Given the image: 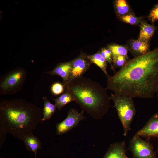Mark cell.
<instances>
[{"instance_id":"14","label":"cell","mask_w":158,"mask_h":158,"mask_svg":"<svg viewBox=\"0 0 158 158\" xmlns=\"http://www.w3.org/2000/svg\"><path fill=\"white\" fill-rule=\"evenodd\" d=\"M87 57L90 63H94L98 66L107 78L109 76L107 71V61L100 53H97L92 55L87 56Z\"/></svg>"},{"instance_id":"17","label":"cell","mask_w":158,"mask_h":158,"mask_svg":"<svg viewBox=\"0 0 158 158\" xmlns=\"http://www.w3.org/2000/svg\"><path fill=\"white\" fill-rule=\"evenodd\" d=\"M55 105L59 110L71 102L74 101L73 97L68 93L66 92L58 98L54 99Z\"/></svg>"},{"instance_id":"26","label":"cell","mask_w":158,"mask_h":158,"mask_svg":"<svg viewBox=\"0 0 158 158\" xmlns=\"http://www.w3.org/2000/svg\"><path fill=\"white\" fill-rule=\"evenodd\" d=\"M156 95L157 99L158 101V86L156 93Z\"/></svg>"},{"instance_id":"6","label":"cell","mask_w":158,"mask_h":158,"mask_svg":"<svg viewBox=\"0 0 158 158\" xmlns=\"http://www.w3.org/2000/svg\"><path fill=\"white\" fill-rule=\"evenodd\" d=\"M84 112L83 110L79 112L75 109H71L67 117L56 125L57 134L61 135L65 134L77 126L80 121L84 119Z\"/></svg>"},{"instance_id":"20","label":"cell","mask_w":158,"mask_h":158,"mask_svg":"<svg viewBox=\"0 0 158 158\" xmlns=\"http://www.w3.org/2000/svg\"><path fill=\"white\" fill-rule=\"evenodd\" d=\"M129 61L128 56L121 55H112L113 65L120 68L123 67Z\"/></svg>"},{"instance_id":"7","label":"cell","mask_w":158,"mask_h":158,"mask_svg":"<svg viewBox=\"0 0 158 158\" xmlns=\"http://www.w3.org/2000/svg\"><path fill=\"white\" fill-rule=\"evenodd\" d=\"M72 61V67L68 79L63 85L78 78L83 75L89 68L90 63L87 56L81 54Z\"/></svg>"},{"instance_id":"11","label":"cell","mask_w":158,"mask_h":158,"mask_svg":"<svg viewBox=\"0 0 158 158\" xmlns=\"http://www.w3.org/2000/svg\"><path fill=\"white\" fill-rule=\"evenodd\" d=\"M21 140L24 143L26 149L33 152L34 158H36L37 150L42 149L41 142L37 137L34 135L26 136Z\"/></svg>"},{"instance_id":"23","label":"cell","mask_w":158,"mask_h":158,"mask_svg":"<svg viewBox=\"0 0 158 158\" xmlns=\"http://www.w3.org/2000/svg\"><path fill=\"white\" fill-rule=\"evenodd\" d=\"M65 87L64 85L59 82L53 83L51 87L52 93L54 95H59L63 92Z\"/></svg>"},{"instance_id":"10","label":"cell","mask_w":158,"mask_h":158,"mask_svg":"<svg viewBox=\"0 0 158 158\" xmlns=\"http://www.w3.org/2000/svg\"><path fill=\"white\" fill-rule=\"evenodd\" d=\"M72 67V61L61 63L58 64L55 68L49 73L52 75H59L63 79V84L67 81Z\"/></svg>"},{"instance_id":"5","label":"cell","mask_w":158,"mask_h":158,"mask_svg":"<svg viewBox=\"0 0 158 158\" xmlns=\"http://www.w3.org/2000/svg\"><path fill=\"white\" fill-rule=\"evenodd\" d=\"M129 149L133 158H157L152 145L136 133L130 141Z\"/></svg>"},{"instance_id":"13","label":"cell","mask_w":158,"mask_h":158,"mask_svg":"<svg viewBox=\"0 0 158 158\" xmlns=\"http://www.w3.org/2000/svg\"><path fill=\"white\" fill-rule=\"evenodd\" d=\"M147 41L138 39L133 41L131 44L130 49L135 57L145 54L149 51Z\"/></svg>"},{"instance_id":"24","label":"cell","mask_w":158,"mask_h":158,"mask_svg":"<svg viewBox=\"0 0 158 158\" xmlns=\"http://www.w3.org/2000/svg\"><path fill=\"white\" fill-rule=\"evenodd\" d=\"M149 17L153 22L158 20V5H157L151 11Z\"/></svg>"},{"instance_id":"18","label":"cell","mask_w":158,"mask_h":158,"mask_svg":"<svg viewBox=\"0 0 158 158\" xmlns=\"http://www.w3.org/2000/svg\"><path fill=\"white\" fill-rule=\"evenodd\" d=\"M115 6L117 13L120 15H125L129 11V6L125 0L116 1Z\"/></svg>"},{"instance_id":"21","label":"cell","mask_w":158,"mask_h":158,"mask_svg":"<svg viewBox=\"0 0 158 158\" xmlns=\"http://www.w3.org/2000/svg\"><path fill=\"white\" fill-rule=\"evenodd\" d=\"M99 53L105 59L106 61L110 64L111 69L115 71L114 67L112 64V54L109 48H103Z\"/></svg>"},{"instance_id":"8","label":"cell","mask_w":158,"mask_h":158,"mask_svg":"<svg viewBox=\"0 0 158 158\" xmlns=\"http://www.w3.org/2000/svg\"><path fill=\"white\" fill-rule=\"evenodd\" d=\"M136 134L141 137L148 139L152 137L158 138V113L154 114Z\"/></svg>"},{"instance_id":"25","label":"cell","mask_w":158,"mask_h":158,"mask_svg":"<svg viewBox=\"0 0 158 158\" xmlns=\"http://www.w3.org/2000/svg\"><path fill=\"white\" fill-rule=\"evenodd\" d=\"M6 133L5 130L2 127L0 126V148L2 147L4 144L6 138Z\"/></svg>"},{"instance_id":"12","label":"cell","mask_w":158,"mask_h":158,"mask_svg":"<svg viewBox=\"0 0 158 158\" xmlns=\"http://www.w3.org/2000/svg\"><path fill=\"white\" fill-rule=\"evenodd\" d=\"M23 73L20 71L15 72L10 75L3 82L1 87L4 90H8L15 87L21 81Z\"/></svg>"},{"instance_id":"2","label":"cell","mask_w":158,"mask_h":158,"mask_svg":"<svg viewBox=\"0 0 158 158\" xmlns=\"http://www.w3.org/2000/svg\"><path fill=\"white\" fill-rule=\"evenodd\" d=\"M42 118L40 109L25 102L10 101L1 104L0 126L20 140L33 135Z\"/></svg>"},{"instance_id":"1","label":"cell","mask_w":158,"mask_h":158,"mask_svg":"<svg viewBox=\"0 0 158 158\" xmlns=\"http://www.w3.org/2000/svg\"><path fill=\"white\" fill-rule=\"evenodd\" d=\"M106 89L132 98L154 97L158 86V47L135 57L112 76Z\"/></svg>"},{"instance_id":"4","label":"cell","mask_w":158,"mask_h":158,"mask_svg":"<svg viewBox=\"0 0 158 158\" xmlns=\"http://www.w3.org/2000/svg\"><path fill=\"white\" fill-rule=\"evenodd\" d=\"M114 102L126 136L131 130V125L136 113V109L132 98L126 96L119 95L111 93L110 96Z\"/></svg>"},{"instance_id":"15","label":"cell","mask_w":158,"mask_h":158,"mask_svg":"<svg viewBox=\"0 0 158 158\" xmlns=\"http://www.w3.org/2000/svg\"><path fill=\"white\" fill-rule=\"evenodd\" d=\"M138 39L147 41L153 35L155 30L154 27L145 22L141 23Z\"/></svg>"},{"instance_id":"9","label":"cell","mask_w":158,"mask_h":158,"mask_svg":"<svg viewBox=\"0 0 158 158\" xmlns=\"http://www.w3.org/2000/svg\"><path fill=\"white\" fill-rule=\"evenodd\" d=\"M103 158H129L126 155L124 141L111 144Z\"/></svg>"},{"instance_id":"27","label":"cell","mask_w":158,"mask_h":158,"mask_svg":"<svg viewBox=\"0 0 158 158\" xmlns=\"http://www.w3.org/2000/svg\"><path fill=\"white\" fill-rule=\"evenodd\" d=\"M0 158H12L11 157H4L0 156Z\"/></svg>"},{"instance_id":"16","label":"cell","mask_w":158,"mask_h":158,"mask_svg":"<svg viewBox=\"0 0 158 158\" xmlns=\"http://www.w3.org/2000/svg\"><path fill=\"white\" fill-rule=\"evenodd\" d=\"M44 101L43 116L42 121L50 119L55 112L56 108L55 105L51 104L47 98H44Z\"/></svg>"},{"instance_id":"22","label":"cell","mask_w":158,"mask_h":158,"mask_svg":"<svg viewBox=\"0 0 158 158\" xmlns=\"http://www.w3.org/2000/svg\"><path fill=\"white\" fill-rule=\"evenodd\" d=\"M121 19L123 21L132 25L137 24L140 20V18L131 14L122 16L121 17Z\"/></svg>"},{"instance_id":"19","label":"cell","mask_w":158,"mask_h":158,"mask_svg":"<svg viewBox=\"0 0 158 158\" xmlns=\"http://www.w3.org/2000/svg\"><path fill=\"white\" fill-rule=\"evenodd\" d=\"M112 55H121L127 56L128 49L125 47L117 45H112L109 46Z\"/></svg>"},{"instance_id":"3","label":"cell","mask_w":158,"mask_h":158,"mask_svg":"<svg viewBox=\"0 0 158 158\" xmlns=\"http://www.w3.org/2000/svg\"><path fill=\"white\" fill-rule=\"evenodd\" d=\"M82 110L96 120H100L108 112L111 100L107 89L97 82L83 77L64 85Z\"/></svg>"},{"instance_id":"28","label":"cell","mask_w":158,"mask_h":158,"mask_svg":"<svg viewBox=\"0 0 158 158\" xmlns=\"http://www.w3.org/2000/svg\"><path fill=\"white\" fill-rule=\"evenodd\" d=\"M157 151H158V147H157Z\"/></svg>"}]
</instances>
